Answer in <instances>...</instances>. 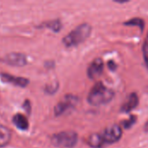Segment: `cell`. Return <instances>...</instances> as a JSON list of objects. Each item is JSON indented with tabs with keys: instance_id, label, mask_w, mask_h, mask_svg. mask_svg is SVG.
<instances>
[{
	"instance_id": "17",
	"label": "cell",
	"mask_w": 148,
	"mask_h": 148,
	"mask_svg": "<svg viewBox=\"0 0 148 148\" xmlns=\"http://www.w3.org/2000/svg\"><path fill=\"white\" fill-rule=\"evenodd\" d=\"M116 64H115V62H113V61H110L109 62H108V68L111 69V70H115V69H116Z\"/></svg>"
},
{
	"instance_id": "1",
	"label": "cell",
	"mask_w": 148,
	"mask_h": 148,
	"mask_svg": "<svg viewBox=\"0 0 148 148\" xmlns=\"http://www.w3.org/2000/svg\"><path fill=\"white\" fill-rule=\"evenodd\" d=\"M113 89L106 87L102 82H97L88 94V101L91 105L100 106L110 102L114 98Z\"/></svg>"
},
{
	"instance_id": "4",
	"label": "cell",
	"mask_w": 148,
	"mask_h": 148,
	"mask_svg": "<svg viewBox=\"0 0 148 148\" xmlns=\"http://www.w3.org/2000/svg\"><path fill=\"white\" fill-rule=\"evenodd\" d=\"M99 134L104 146H106L120 140L122 136V130L119 125H111Z\"/></svg>"
},
{
	"instance_id": "15",
	"label": "cell",
	"mask_w": 148,
	"mask_h": 148,
	"mask_svg": "<svg viewBox=\"0 0 148 148\" xmlns=\"http://www.w3.org/2000/svg\"><path fill=\"white\" fill-rule=\"evenodd\" d=\"M135 121H136V117L135 116H131L129 120L123 121L122 124H123V127L127 129V128H130L133 125H134Z\"/></svg>"
},
{
	"instance_id": "2",
	"label": "cell",
	"mask_w": 148,
	"mask_h": 148,
	"mask_svg": "<svg viewBox=\"0 0 148 148\" xmlns=\"http://www.w3.org/2000/svg\"><path fill=\"white\" fill-rule=\"evenodd\" d=\"M92 27L88 23H82L77 26L75 29L69 32L62 39V43L68 47H75L83 42L90 36Z\"/></svg>"
},
{
	"instance_id": "13",
	"label": "cell",
	"mask_w": 148,
	"mask_h": 148,
	"mask_svg": "<svg viewBox=\"0 0 148 148\" xmlns=\"http://www.w3.org/2000/svg\"><path fill=\"white\" fill-rule=\"evenodd\" d=\"M40 27L49 29L54 32H58L62 29V23L59 20H52V21L43 23L42 24L40 25Z\"/></svg>"
},
{
	"instance_id": "12",
	"label": "cell",
	"mask_w": 148,
	"mask_h": 148,
	"mask_svg": "<svg viewBox=\"0 0 148 148\" xmlns=\"http://www.w3.org/2000/svg\"><path fill=\"white\" fill-rule=\"evenodd\" d=\"M88 144L91 147L94 148H101L104 147V144L101 139V136H100V134H91L88 140H87Z\"/></svg>"
},
{
	"instance_id": "18",
	"label": "cell",
	"mask_w": 148,
	"mask_h": 148,
	"mask_svg": "<svg viewBox=\"0 0 148 148\" xmlns=\"http://www.w3.org/2000/svg\"><path fill=\"white\" fill-rule=\"evenodd\" d=\"M145 62H146V64H147V67L148 68V55L147 56H145Z\"/></svg>"
},
{
	"instance_id": "16",
	"label": "cell",
	"mask_w": 148,
	"mask_h": 148,
	"mask_svg": "<svg viewBox=\"0 0 148 148\" xmlns=\"http://www.w3.org/2000/svg\"><path fill=\"white\" fill-rule=\"evenodd\" d=\"M143 54H144V56L148 55V34L147 36L146 40H145L144 45H143Z\"/></svg>"
},
{
	"instance_id": "14",
	"label": "cell",
	"mask_w": 148,
	"mask_h": 148,
	"mask_svg": "<svg viewBox=\"0 0 148 148\" xmlns=\"http://www.w3.org/2000/svg\"><path fill=\"white\" fill-rule=\"evenodd\" d=\"M124 24H125V25L138 26V27L140 29V30L142 31L143 29H144V24H145V23H144L143 19H141V18H133V19H131V20H129V21H127V22H125Z\"/></svg>"
},
{
	"instance_id": "3",
	"label": "cell",
	"mask_w": 148,
	"mask_h": 148,
	"mask_svg": "<svg viewBox=\"0 0 148 148\" xmlns=\"http://www.w3.org/2000/svg\"><path fill=\"white\" fill-rule=\"evenodd\" d=\"M78 141V135L74 131H64L60 132L52 135L51 143L57 147L72 148Z\"/></svg>"
},
{
	"instance_id": "19",
	"label": "cell",
	"mask_w": 148,
	"mask_h": 148,
	"mask_svg": "<svg viewBox=\"0 0 148 148\" xmlns=\"http://www.w3.org/2000/svg\"><path fill=\"white\" fill-rule=\"evenodd\" d=\"M144 130H145L146 132H148V121L146 123V125H145V127H144Z\"/></svg>"
},
{
	"instance_id": "7",
	"label": "cell",
	"mask_w": 148,
	"mask_h": 148,
	"mask_svg": "<svg viewBox=\"0 0 148 148\" xmlns=\"http://www.w3.org/2000/svg\"><path fill=\"white\" fill-rule=\"evenodd\" d=\"M103 69H104L103 61L101 58H96L91 62V64L88 69V72H87L88 76L90 79H95L102 74Z\"/></svg>"
},
{
	"instance_id": "6",
	"label": "cell",
	"mask_w": 148,
	"mask_h": 148,
	"mask_svg": "<svg viewBox=\"0 0 148 148\" xmlns=\"http://www.w3.org/2000/svg\"><path fill=\"white\" fill-rule=\"evenodd\" d=\"M4 62L15 67H23L28 63V60L25 55L22 53L12 52L5 56Z\"/></svg>"
},
{
	"instance_id": "11",
	"label": "cell",
	"mask_w": 148,
	"mask_h": 148,
	"mask_svg": "<svg viewBox=\"0 0 148 148\" xmlns=\"http://www.w3.org/2000/svg\"><path fill=\"white\" fill-rule=\"evenodd\" d=\"M11 140V132L10 130L0 123V147L7 146Z\"/></svg>"
},
{
	"instance_id": "8",
	"label": "cell",
	"mask_w": 148,
	"mask_h": 148,
	"mask_svg": "<svg viewBox=\"0 0 148 148\" xmlns=\"http://www.w3.org/2000/svg\"><path fill=\"white\" fill-rule=\"evenodd\" d=\"M0 76L3 82L17 86V87L24 88L28 86L29 84V80L24 77H17V76H14L9 74H1Z\"/></svg>"
},
{
	"instance_id": "5",
	"label": "cell",
	"mask_w": 148,
	"mask_h": 148,
	"mask_svg": "<svg viewBox=\"0 0 148 148\" xmlns=\"http://www.w3.org/2000/svg\"><path fill=\"white\" fill-rule=\"evenodd\" d=\"M78 97L73 95H67L64 96V98L57 103V105L54 108V113L56 116H60L69 110H71L75 107V105L78 103Z\"/></svg>"
},
{
	"instance_id": "9",
	"label": "cell",
	"mask_w": 148,
	"mask_h": 148,
	"mask_svg": "<svg viewBox=\"0 0 148 148\" xmlns=\"http://www.w3.org/2000/svg\"><path fill=\"white\" fill-rule=\"evenodd\" d=\"M139 104V97L136 93H132L128 95L126 101L123 103L121 111L122 113H128L134 110Z\"/></svg>"
},
{
	"instance_id": "10",
	"label": "cell",
	"mask_w": 148,
	"mask_h": 148,
	"mask_svg": "<svg viewBox=\"0 0 148 148\" xmlns=\"http://www.w3.org/2000/svg\"><path fill=\"white\" fill-rule=\"evenodd\" d=\"M12 122L14 125L22 131H26L29 129V121L28 119L22 114H16L12 118Z\"/></svg>"
}]
</instances>
